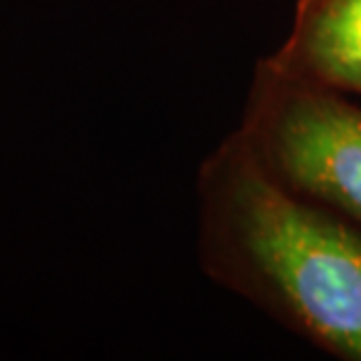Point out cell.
Returning <instances> with one entry per match:
<instances>
[{
    "label": "cell",
    "mask_w": 361,
    "mask_h": 361,
    "mask_svg": "<svg viewBox=\"0 0 361 361\" xmlns=\"http://www.w3.org/2000/svg\"><path fill=\"white\" fill-rule=\"evenodd\" d=\"M270 66L361 97V0H300L291 35Z\"/></svg>",
    "instance_id": "3957f363"
},
{
    "label": "cell",
    "mask_w": 361,
    "mask_h": 361,
    "mask_svg": "<svg viewBox=\"0 0 361 361\" xmlns=\"http://www.w3.org/2000/svg\"><path fill=\"white\" fill-rule=\"evenodd\" d=\"M242 139L293 192L361 226V106L268 63Z\"/></svg>",
    "instance_id": "7a4b0ae2"
},
{
    "label": "cell",
    "mask_w": 361,
    "mask_h": 361,
    "mask_svg": "<svg viewBox=\"0 0 361 361\" xmlns=\"http://www.w3.org/2000/svg\"><path fill=\"white\" fill-rule=\"evenodd\" d=\"M216 263L334 355L361 361V237L274 178L242 134L204 180Z\"/></svg>",
    "instance_id": "6da1fadb"
}]
</instances>
